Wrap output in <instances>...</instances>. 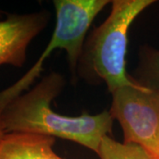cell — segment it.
Instances as JSON below:
<instances>
[{"mask_svg":"<svg viewBox=\"0 0 159 159\" xmlns=\"http://www.w3.org/2000/svg\"><path fill=\"white\" fill-rule=\"evenodd\" d=\"M154 0H114L108 18L85 40L77 75L92 84L103 81L108 90L131 85L134 79L125 71L131 24Z\"/></svg>","mask_w":159,"mask_h":159,"instance_id":"obj_2","label":"cell"},{"mask_svg":"<svg viewBox=\"0 0 159 159\" xmlns=\"http://www.w3.org/2000/svg\"><path fill=\"white\" fill-rule=\"evenodd\" d=\"M50 13L46 11L29 14H11L0 21V66L21 67L30 42L45 28Z\"/></svg>","mask_w":159,"mask_h":159,"instance_id":"obj_4","label":"cell"},{"mask_svg":"<svg viewBox=\"0 0 159 159\" xmlns=\"http://www.w3.org/2000/svg\"><path fill=\"white\" fill-rule=\"evenodd\" d=\"M97 155L100 159H153L141 146L120 143L110 135L102 138Z\"/></svg>","mask_w":159,"mask_h":159,"instance_id":"obj_7","label":"cell"},{"mask_svg":"<svg viewBox=\"0 0 159 159\" xmlns=\"http://www.w3.org/2000/svg\"><path fill=\"white\" fill-rule=\"evenodd\" d=\"M110 113L124 133V143L141 146L159 159V90L134 83L111 93Z\"/></svg>","mask_w":159,"mask_h":159,"instance_id":"obj_3","label":"cell"},{"mask_svg":"<svg viewBox=\"0 0 159 159\" xmlns=\"http://www.w3.org/2000/svg\"><path fill=\"white\" fill-rule=\"evenodd\" d=\"M139 84L159 90V51L150 46H142L139 52V64L135 70Z\"/></svg>","mask_w":159,"mask_h":159,"instance_id":"obj_6","label":"cell"},{"mask_svg":"<svg viewBox=\"0 0 159 159\" xmlns=\"http://www.w3.org/2000/svg\"><path fill=\"white\" fill-rule=\"evenodd\" d=\"M66 85L63 75L52 72L37 85L12 100L1 113L5 134L29 133L61 138L79 143L98 153L102 138L112 130L110 111L96 115L83 112L80 116L61 115L51 107V102Z\"/></svg>","mask_w":159,"mask_h":159,"instance_id":"obj_1","label":"cell"},{"mask_svg":"<svg viewBox=\"0 0 159 159\" xmlns=\"http://www.w3.org/2000/svg\"><path fill=\"white\" fill-rule=\"evenodd\" d=\"M12 100H13V97H11V95L7 89H5L2 92H0V140L4 136V134H6L4 133L2 124H1V113L4 111V109L6 108Z\"/></svg>","mask_w":159,"mask_h":159,"instance_id":"obj_8","label":"cell"},{"mask_svg":"<svg viewBox=\"0 0 159 159\" xmlns=\"http://www.w3.org/2000/svg\"><path fill=\"white\" fill-rule=\"evenodd\" d=\"M55 138L29 133L6 134L0 140V159H64L53 150Z\"/></svg>","mask_w":159,"mask_h":159,"instance_id":"obj_5","label":"cell"}]
</instances>
